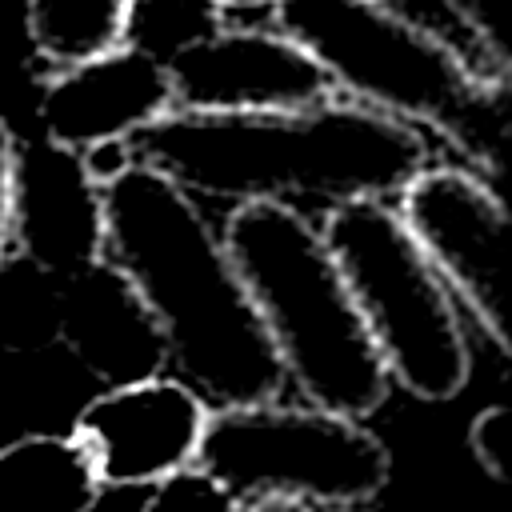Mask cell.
Instances as JSON below:
<instances>
[{"label":"cell","mask_w":512,"mask_h":512,"mask_svg":"<svg viewBox=\"0 0 512 512\" xmlns=\"http://www.w3.org/2000/svg\"><path fill=\"white\" fill-rule=\"evenodd\" d=\"M60 288L64 276L8 248L0 256V348L28 356L44 352L60 336Z\"/></svg>","instance_id":"obj_15"},{"label":"cell","mask_w":512,"mask_h":512,"mask_svg":"<svg viewBox=\"0 0 512 512\" xmlns=\"http://www.w3.org/2000/svg\"><path fill=\"white\" fill-rule=\"evenodd\" d=\"M240 508L244 504L232 492H224L212 476H204L196 464L148 484V496L140 504V512H240Z\"/></svg>","instance_id":"obj_17"},{"label":"cell","mask_w":512,"mask_h":512,"mask_svg":"<svg viewBox=\"0 0 512 512\" xmlns=\"http://www.w3.org/2000/svg\"><path fill=\"white\" fill-rule=\"evenodd\" d=\"M480 48V68L488 76H512V28H508V0H440Z\"/></svg>","instance_id":"obj_16"},{"label":"cell","mask_w":512,"mask_h":512,"mask_svg":"<svg viewBox=\"0 0 512 512\" xmlns=\"http://www.w3.org/2000/svg\"><path fill=\"white\" fill-rule=\"evenodd\" d=\"M292 388L328 412L372 416L388 372L320 228L280 200L232 204L220 232Z\"/></svg>","instance_id":"obj_4"},{"label":"cell","mask_w":512,"mask_h":512,"mask_svg":"<svg viewBox=\"0 0 512 512\" xmlns=\"http://www.w3.org/2000/svg\"><path fill=\"white\" fill-rule=\"evenodd\" d=\"M336 512H368V508H364V504H360V508H336Z\"/></svg>","instance_id":"obj_22"},{"label":"cell","mask_w":512,"mask_h":512,"mask_svg":"<svg viewBox=\"0 0 512 512\" xmlns=\"http://www.w3.org/2000/svg\"><path fill=\"white\" fill-rule=\"evenodd\" d=\"M132 160L212 200H392L424 164L420 128L356 100L324 96L288 112H168L128 140Z\"/></svg>","instance_id":"obj_2"},{"label":"cell","mask_w":512,"mask_h":512,"mask_svg":"<svg viewBox=\"0 0 512 512\" xmlns=\"http://www.w3.org/2000/svg\"><path fill=\"white\" fill-rule=\"evenodd\" d=\"M324 244L392 384L424 404L456 400L472 376L460 304L388 200L332 204Z\"/></svg>","instance_id":"obj_5"},{"label":"cell","mask_w":512,"mask_h":512,"mask_svg":"<svg viewBox=\"0 0 512 512\" xmlns=\"http://www.w3.org/2000/svg\"><path fill=\"white\" fill-rule=\"evenodd\" d=\"M56 344L104 388L168 372V344L156 316L108 256L64 276Z\"/></svg>","instance_id":"obj_12"},{"label":"cell","mask_w":512,"mask_h":512,"mask_svg":"<svg viewBox=\"0 0 512 512\" xmlns=\"http://www.w3.org/2000/svg\"><path fill=\"white\" fill-rule=\"evenodd\" d=\"M208 404L176 376L116 384L92 396L72 436L88 448L104 488H148L180 468H192Z\"/></svg>","instance_id":"obj_9"},{"label":"cell","mask_w":512,"mask_h":512,"mask_svg":"<svg viewBox=\"0 0 512 512\" xmlns=\"http://www.w3.org/2000/svg\"><path fill=\"white\" fill-rule=\"evenodd\" d=\"M132 0H24V32L40 60L76 64L124 44Z\"/></svg>","instance_id":"obj_14"},{"label":"cell","mask_w":512,"mask_h":512,"mask_svg":"<svg viewBox=\"0 0 512 512\" xmlns=\"http://www.w3.org/2000/svg\"><path fill=\"white\" fill-rule=\"evenodd\" d=\"M216 12H256V8H272L276 0H204Z\"/></svg>","instance_id":"obj_21"},{"label":"cell","mask_w":512,"mask_h":512,"mask_svg":"<svg viewBox=\"0 0 512 512\" xmlns=\"http://www.w3.org/2000/svg\"><path fill=\"white\" fill-rule=\"evenodd\" d=\"M512 420H508V404H488L472 416L468 424V452L472 460L480 464V472L496 484H508L512 480V468H508V456H512Z\"/></svg>","instance_id":"obj_18"},{"label":"cell","mask_w":512,"mask_h":512,"mask_svg":"<svg viewBox=\"0 0 512 512\" xmlns=\"http://www.w3.org/2000/svg\"><path fill=\"white\" fill-rule=\"evenodd\" d=\"M192 464L240 504L280 496L332 512L372 504L392 480V452L364 420L280 396L208 408Z\"/></svg>","instance_id":"obj_6"},{"label":"cell","mask_w":512,"mask_h":512,"mask_svg":"<svg viewBox=\"0 0 512 512\" xmlns=\"http://www.w3.org/2000/svg\"><path fill=\"white\" fill-rule=\"evenodd\" d=\"M276 28L324 72L332 92L428 128L484 180L508 176L512 92L388 0H276Z\"/></svg>","instance_id":"obj_3"},{"label":"cell","mask_w":512,"mask_h":512,"mask_svg":"<svg viewBox=\"0 0 512 512\" xmlns=\"http://www.w3.org/2000/svg\"><path fill=\"white\" fill-rule=\"evenodd\" d=\"M172 108L196 116L288 112L332 96L320 64L280 28L212 24L164 56Z\"/></svg>","instance_id":"obj_8"},{"label":"cell","mask_w":512,"mask_h":512,"mask_svg":"<svg viewBox=\"0 0 512 512\" xmlns=\"http://www.w3.org/2000/svg\"><path fill=\"white\" fill-rule=\"evenodd\" d=\"M8 244L56 276H72L104 256V184L84 152L48 136L16 140Z\"/></svg>","instance_id":"obj_10"},{"label":"cell","mask_w":512,"mask_h":512,"mask_svg":"<svg viewBox=\"0 0 512 512\" xmlns=\"http://www.w3.org/2000/svg\"><path fill=\"white\" fill-rule=\"evenodd\" d=\"M104 484L72 432H32L0 448V512H96Z\"/></svg>","instance_id":"obj_13"},{"label":"cell","mask_w":512,"mask_h":512,"mask_svg":"<svg viewBox=\"0 0 512 512\" xmlns=\"http://www.w3.org/2000/svg\"><path fill=\"white\" fill-rule=\"evenodd\" d=\"M104 184V256L156 316L168 368L204 404H256L284 392V368L244 280L192 192L144 160Z\"/></svg>","instance_id":"obj_1"},{"label":"cell","mask_w":512,"mask_h":512,"mask_svg":"<svg viewBox=\"0 0 512 512\" xmlns=\"http://www.w3.org/2000/svg\"><path fill=\"white\" fill-rule=\"evenodd\" d=\"M240 512H312V508H308V504H300V500L268 496V500H252V504H244Z\"/></svg>","instance_id":"obj_20"},{"label":"cell","mask_w":512,"mask_h":512,"mask_svg":"<svg viewBox=\"0 0 512 512\" xmlns=\"http://www.w3.org/2000/svg\"><path fill=\"white\" fill-rule=\"evenodd\" d=\"M168 112L172 88L164 60L136 44H116L100 56L60 64L36 100L40 132L76 152L128 144Z\"/></svg>","instance_id":"obj_11"},{"label":"cell","mask_w":512,"mask_h":512,"mask_svg":"<svg viewBox=\"0 0 512 512\" xmlns=\"http://www.w3.org/2000/svg\"><path fill=\"white\" fill-rule=\"evenodd\" d=\"M12 148H16V132L8 128V120L0 116V256L12 248L8 244V196H12Z\"/></svg>","instance_id":"obj_19"},{"label":"cell","mask_w":512,"mask_h":512,"mask_svg":"<svg viewBox=\"0 0 512 512\" xmlns=\"http://www.w3.org/2000/svg\"><path fill=\"white\" fill-rule=\"evenodd\" d=\"M400 220L424 248L452 300L484 336L512 352V224L492 180L468 168H420L400 192Z\"/></svg>","instance_id":"obj_7"}]
</instances>
